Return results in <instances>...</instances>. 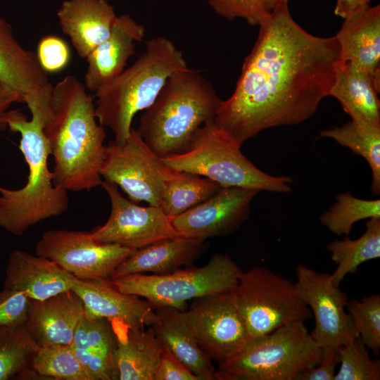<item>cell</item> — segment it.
I'll use <instances>...</instances> for the list:
<instances>
[{
    "label": "cell",
    "mask_w": 380,
    "mask_h": 380,
    "mask_svg": "<svg viewBox=\"0 0 380 380\" xmlns=\"http://www.w3.org/2000/svg\"><path fill=\"white\" fill-rule=\"evenodd\" d=\"M23 103L22 96L14 89L0 82V132L8 128L9 120L17 110H11L14 103Z\"/></svg>",
    "instance_id": "cell-41"
},
{
    "label": "cell",
    "mask_w": 380,
    "mask_h": 380,
    "mask_svg": "<svg viewBox=\"0 0 380 380\" xmlns=\"http://www.w3.org/2000/svg\"><path fill=\"white\" fill-rule=\"evenodd\" d=\"M379 87L369 75L348 64H342L329 96L336 98L351 120L380 129Z\"/></svg>",
    "instance_id": "cell-26"
},
{
    "label": "cell",
    "mask_w": 380,
    "mask_h": 380,
    "mask_svg": "<svg viewBox=\"0 0 380 380\" xmlns=\"http://www.w3.org/2000/svg\"><path fill=\"white\" fill-rule=\"evenodd\" d=\"M289 0H262V4L265 10L267 13L283 6H288Z\"/></svg>",
    "instance_id": "cell-44"
},
{
    "label": "cell",
    "mask_w": 380,
    "mask_h": 380,
    "mask_svg": "<svg viewBox=\"0 0 380 380\" xmlns=\"http://www.w3.org/2000/svg\"><path fill=\"white\" fill-rule=\"evenodd\" d=\"M341 65L350 64L367 73L380 87V6H369L344 22L335 35Z\"/></svg>",
    "instance_id": "cell-22"
},
{
    "label": "cell",
    "mask_w": 380,
    "mask_h": 380,
    "mask_svg": "<svg viewBox=\"0 0 380 380\" xmlns=\"http://www.w3.org/2000/svg\"><path fill=\"white\" fill-rule=\"evenodd\" d=\"M72 289L82 299L88 318H105L133 330L156 321L155 310L146 300L120 291L110 279H78Z\"/></svg>",
    "instance_id": "cell-17"
},
{
    "label": "cell",
    "mask_w": 380,
    "mask_h": 380,
    "mask_svg": "<svg viewBox=\"0 0 380 380\" xmlns=\"http://www.w3.org/2000/svg\"><path fill=\"white\" fill-rule=\"evenodd\" d=\"M338 363L334 380L380 379V360L370 357L369 349L360 337L340 348Z\"/></svg>",
    "instance_id": "cell-33"
},
{
    "label": "cell",
    "mask_w": 380,
    "mask_h": 380,
    "mask_svg": "<svg viewBox=\"0 0 380 380\" xmlns=\"http://www.w3.org/2000/svg\"><path fill=\"white\" fill-rule=\"evenodd\" d=\"M346 310L359 337L375 355L380 350V296L375 293L361 300H348Z\"/></svg>",
    "instance_id": "cell-34"
},
{
    "label": "cell",
    "mask_w": 380,
    "mask_h": 380,
    "mask_svg": "<svg viewBox=\"0 0 380 380\" xmlns=\"http://www.w3.org/2000/svg\"><path fill=\"white\" fill-rule=\"evenodd\" d=\"M101 186L110 198L111 208L106 223L91 232L96 241L134 251L158 240L178 236L170 218L160 207L138 205L125 198L118 186L108 180H103Z\"/></svg>",
    "instance_id": "cell-14"
},
{
    "label": "cell",
    "mask_w": 380,
    "mask_h": 380,
    "mask_svg": "<svg viewBox=\"0 0 380 380\" xmlns=\"http://www.w3.org/2000/svg\"><path fill=\"white\" fill-rule=\"evenodd\" d=\"M259 190L222 186L208 199L170 218L179 236L205 241L236 231L248 219L251 203Z\"/></svg>",
    "instance_id": "cell-15"
},
{
    "label": "cell",
    "mask_w": 380,
    "mask_h": 380,
    "mask_svg": "<svg viewBox=\"0 0 380 380\" xmlns=\"http://www.w3.org/2000/svg\"><path fill=\"white\" fill-rule=\"evenodd\" d=\"M222 100L200 72L172 74L140 117L137 131L161 158L185 152L197 129L215 119Z\"/></svg>",
    "instance_id": "cell-3"
},
{
    "label": "cell",
    "mask_w": 380,
    "mask_h": 380,
    "mask_svg": "<svg viewBox=\"0 0 380 380\" xmlns=\"http://www.w3.org/2000/svg\"><path fill=\"white\" fill-rule=\"evenodd\" d=\"M30 367L44 379L94 380L75 355L71 345L39 347Z\"/></svg>",
    "instance_id": "cell-32"
},
{
    "label": "cell",
    "mask_w": 380,
    "mask_h": 380,
    "mask_svg": "<svg viewBox=\"0 0 380 380\" xmlns=\"http://www.w3.org/2000/svg\"><path fill=\"white\" fill-rule=\"evenodd\" d=\"M187 68L171 40L162 36L149 39L131 66L95 91L99 123L113 132L115 141H125L135 115L153 103L172 74Z\"/></svg>",
    "instance_id": "cell-5"
},
{
    "label": "cell",
    "mask_w": 380,
    "mask_h": 380,
    "mask_svg": "<svg viewBox=\"0 0 380 380\" xmlns=\"http://www.w3.org/2000/svg\"><path fill=\"white\" fill-rule=\"evenodd\" d=\"M86 89L70 75L53 86L44 127L54 161L53 182L71 191H89L103 181L106 134Z\"/></svg>",
    "instance_id": "cell-2"
},
{
    "label": "cell",
    "mask_w": 380,
    "mask_h": 380,
    "mask_svg": "<svg viewBox=\"0 0 380 380\" xmlns=\"http://www.w3.org/2000/svg\"><path fill=\"white\" fill-rule=\"evenodd\" d=\"M118 336L112 322L105 318L84 317L79 323L71 346L77 349L113 356Z\"/></svg>",
    "instance_id": "cell-35"
},
{
    "label": "cell",
    "mask_w": 380,
    "mask_h": 380,
    "mask_svg": "<svg viewBox=\"0 0 380 380\" xmlns=\"http://www.w3.org/2000/svg\"><path fill=\"white\" fill-rule=\"evenodd\" d=\"M372 0H336L334 14L347 19L369 6Z\"/></svg>",
    "instance_id": "cell-43"
},
{
    "label": "cell",
    "mask_w": 380,
    "mask_h": 380,
    "mask_svg": "<svg viewBox=\"0 0 380 380\" xmlns=\"http://www.w3.org/2000/svg\"><path fill=\"white\" fill-rule=\"evenodd\" d=\"M0 82L16 91L30 110H49L53 85L35 53L15 39L0 16Z\"/></svg>",
    "instance_id": "cell-16"
},
{
    "label": "cell",
    "mask_w": 380,
    "mask_h": 380,
    "mask_svg": "<svg viewBox=\"0 0 380 380\" xmlns=\"http://www.w3.org/2000/svg\"><path fill=\"white\" fill-rule=\"evenodd\" d=\"M232 292L251 338L312 317L296 284L263 267L243 271Z\"/></svg>",
    "instance_id": "cell-9"
},
{
    "label": "cell",
    "mask_w": 380,
    "mask_h": 380,
    "mask_svg": "<svg viewBox=\"0 0 380 380\" xmlns=\"http://www.w3.org/2000/svg\"><path fill=\"white\" fill-rule=\"evenodd\" d=\"M295 284L315 318L310 334L322 350L321 362L338 361L340 348L359 337L346 310V293L334 283L331 274L317 272L305 265L297 267Z\"/></svg>",
    "instance_id": "cell-11"
},
{
    "label": "cell",
    "mask_w": 380,
    "mask_h": 380,
    "mask_svg": "<svg viewBox=\"0 0 380 380\" xmlns=\"http://www.w3.org/2000/svg\"><path fill=\"white\" fill-rule=\"evenodd\" d=\"M152 325L163 345L201 380L215 379V369L189 327L184 311L172 307L155 309Z\"/></svg>",
    "instance_id": "cell-24"
},
{
    "label": "cell",
    "mask_w": 380,
    "mask_h": 380,
    "mask_svg": "<svg viewBox=\"0 0 380 380\" xmlns=\"http://www.w3.org/2000/svg\"><path fill=\"white\" fill-rule=\"evenodd\" d=\"M319 136L332 139L362 156L372 171L371 191L380 193V129L351 120L341 127L324 129Z\"/></svg>",
    "instance_id": "cell-29"
},
{
    "label": "cell",
    "mask_w": 380,
    "mask_h": 380,
    "mask_svg": "<svg viewBox=\"0 0 380 380\" xmlns=\"http://www.w3.org/2000/svg\"><path fill=\"white\" fill-rule=\"evenodd\" d=\"M36 55L40 65L48 74L61 71L70 59L68 45L55 35H47L40 39Z\"/></svg>",
    "instance_id": "cell-38"
},
{
    "label": "cell",
    "mask_w": 380,
    "mask_h": 380,
    "mask_svg": "<svg viewBox=\"0 0 380 380\" xmlns=\"http://www.w3.org/2000/svg\"><path fill=\"white\" fill-rule=\"evenodd\" d=\"M145 33L144 26L129 15H118L108 37L86 58L85 87L96 91L119 75L135 53L136 43L143 40Z\"/></svg>",
    "instance_id": "cell-18"
},
{
    "label": "cell",
    "mask_w": 380,
    "mask_h": 380,
    "mask_svg": "<svg viewBox=\"0 0 380 380\" xmlns=\"http://www.w3.org/2000/svg\"><path fill=\"white\" fill-rule=\"evenodd\" d=\"M32 118L17 110L8 127L20 134L19 148L28 165L27 180L19 189L0 186V227L22 236L38 222L65 213L69 204L68 191L53 182L48 166L51 155L44 132L46 118L37 113Z\"/></svg>",
    "instance_id": "cell-4"
},
{
    "label": "cell",
    "mask_w": 380,
    "mask_h": 380,
    "mask_svg": "<svg viewBox=\"0 0 380 380\" xmlns=\"http://www.w3.org/2000/svg\"><path fill=\"white\" fill-rule=\"evenodd\" d=\"M113 325L118 336L114 357L119 380H153L163 348L153 327L133 330Z\"/></svg>",
    "instance_id": "cell-25"
},
{
    "label": "cell",
    "mask_w": 380,
    "mask_h": 380,
    "mask_svg": "<svg viewBox=\"0 0 380 380\" xmlns=\"http://www.w3.org/2000/svg\"><path fill=\"white\" fill-rule=\"evenodd\" d=\"M56 15L63 32L85 59L108 37L118 16L107 0H65Z\"/></svg>",
    "instance_id": "cell-21"
},
{
    "label": "cell",
    "mask_w": 380,
    "mask_h": 380,
    "mask_svg": "<svg viewBox=\"0 0 380 380\" xmlns=\"http://www.w3.org/2000/svg\"><path fill=\"white\" fill-rule=\"evenodd\" d=\"M333 205L319 217L320 223L338 236H348L357 221L380 217V200H365L350 191L338 194Z\"/></svg>",
    "instance_id": "cell-31"
},
{
    "label": "cell",
    "mask_w": 380,
    "mask_h": 380,
    "mask_svg": "<svg viewBox=\"0 0 380 380\" xmlns=\"http://www.w3.org/2000/svg\"><path fill=\"white\" fill-rule=\"evenodd\" d=\"M338 361L319 365L306 368L300 372L295 380H334Z\"/></svg>",
    "instance_id": "cell-42"
},
{
    "label": "cell",
    "mask_w": 380,
    "mask_h": 380,
    "mask_svg": "<svg viewBox=\"0 0 380 380\" xmlns=\"http://www.w3.org/2000/svg\"><path fill=\"white\" fill-rule=\"evenodd\" d=\"M241 146L213 119L197 129L185 152L163 160L175 170L197 174L222 186L280 194L292 191L291 177L273 176L262 171L242 153Z\"/></svg>",
    "instance_id": "cell-6"
},
{
    "label": "cell",
    "mask_w": 380,
    "mask_h": 380,
    "mask_svg": "<svg viewBox=\"0 0 380 380\" xmlns=\"http://www.w3.org/2000/svg\"><path fill=\"white\" fill-rule=\"evenodd\" d=\"M221 187L205 177L176 170L164 184L160 208L172 218L204 202Z\"/></svg>",
    "instance_id": "cell-28"
},
{
    "label": "cell",
    "mask_w": 380,
    "mask_h": 380,
    "mask_svg": "<svg viewBox=\"0 0 380 380\" xmlns=\"http://www.w3.org/2000/svg\"><path fill=\"white\" fill-rule=\"evenodd\" d=\"M153 380H201L163 345Z\"/></svg>",
    "instance_id": "cell-40"
},
{
    "label": "cell",
    "mask_w": 380,
    "mask_h": 380,
    "mask_svg": "<svg viewBox=\"0 0 380 380\" xmlns=\"http://www.w3.org/2000/svg\"><path fill=\"white\" fill-rule=\"evenodd\" d=\"M203 243L179 236L158 240L134 250L115 270L110 279L146 272L165 274L191 265L200 255Z\"/></svg>",
    "instance_id": "cell-23"
},
{
    "label": "cell",
    "mask_w": 380,
    "mask_h": 380,
    "mask_svg": "<svg viewBox=\"0 0 380 380\" xmlns=\"http://www.w3.org/2000/svg\"><path fill=\"white\" fill-rule=\"evenodd\" d=\"M322 356L305 322L293 323L250 338L219 364L215 379L295 380L302 370L319 365Z\"/></svg>",
    "instance_id": "cell-7"
},
{
    "label": "cell",
    "mask_w": 380,
    "mask_h": 380,
    "mask_svg": "<svg viewBox=\"0 0 380 380\" xmlns=\"http://www.w3.org/2000/svg\"><path fill=\"white\" fill-rule=\"evenodd\" d=\"M94 239L91 232L50 229L35 246V254L48 258L79 279H110L115 270L133 252Z\"/></svg>",
    "instance_id": "cell-12"
},
{
    "label": "cell",
    "mask_w": 380,
    "mask_h": 380,
    "mask_svg": "<svg viewBox=\"0 0 380 380\" xmlns=\"http://www.w3.org/2000/svg\"><path fill=\"white\" fill-rule=\"evenodd\" d=\"M84 317V303L70 289L42 300L31 299L27 324L39 347L71 345L75 330Z\"/></svg>",
    "instance_id": "cell-20"
},
{
    "label": "cell",
    "mask_w": 380,
    "mask_h": 380,
    "mask_svg": "<svg viewBox=\"0 0 380 380\" xmlns=\"http://www.w3.org/2000/svg\"><path fill=\"white\" fill-rule=\"evenodd\" d=\"M175 172L132 128L125 141L106 145L100 174L120 187L131 201L160 207L164 184Z\"/></svg>",
    "instance_id": "cell-10"
},
{
    "label": "cell",
    "mask_w": 380,
    "mask_h": 380,
    "mask_svg": "<svg viewBox=\"0 0 380 380\" xmlns=\"http://www.w3.org/2000/svg\"><path fill=\"white\" fill-rule=\"evenodd\" d=\"M184 314L201 349L219 364L251 338L232 291L194 299Z\"/></svg>",
    "instance_id": "cell-13"
},
{
    "label": "cell",
    "mask_w": 380,
    "mask_h": 380,
    "mask_svg": "<svg viewBox=\"0 0 380 380\" xmlns=\"http://www.w3.org/2000/svg\"><path fill=\"white\" fill-rule=\"evenodd\" d=\"M72 348L80 363L93 376L94 380H119L113 356Z\"/></svg>",
    "instance_id": "cell-39"
},
{
    "label": "cell",
    "mask_w": 380,
    "mask_h": 380,
    "mask_svg": "<svg viewBox=\"0 0 380 380\" xmlns=\"http://www.w3.org/2000/svg\"><path fill=\"white\" fill-rule=\"evenodd\" d=\"M31 299L24 293L4 288L0 291V327L15 328L29 319Z\"/></svg>",
    "instance_id": "cell-37"
},
{
    "label": "cell",
    "mask_w": 380,
    "mask_h": 380,
    "mask_svg": "<svg viewBox=\"0 0 380 380\" xmlns=\"http://www.w3.org/2000/svg\"><path fill=\"white\" fill-rule=\"evenodd\" d=\"M364 234L356 239L345 236L342 240H334L327 246L331 259L336 264L331 274V280L337 285L348 274L355 273L358 267L368 260L380 257V217L369 219Z\"/></svg>",
    "instance_id": "cell-27"
},
{
    "label": "cell",
    "mask_w": 380,
    "mask_h": 380,
    "mask_svg": "<svg viewBox=\"0 0 380 380\" xmlns=\"http://www.w3.org/2000/svg\"><path fill=\"white\" fill-rule=\"evenodd\" d=\"M259 27L235 89L214 119L241 145L265 129L310 118L329 96L341 65L336 36L309 33L288 6L270 13Z\"/></svg>",
    "instance_id": "cell-1"
},
{
    "label": "cell",
    "mask_w": 380,
    "mask_h": 380,
    "mask_svg": "<svg viewBox=\"0 0 380 380\" xmlns=\"http://www.w3.org/2000/svg\"><path fill=\"white\" fill-rule=\"evenodd\" d=\"M38 348L27 322L15 328L0 327V380L17 377L28 368Z\"/></svg>",
    "instance_id": "cell-30"
},
{
    "label": "cell",
    "mask_w": 380,
    "mask_h": 380,
    "mask_svg": "<svg viewBox=\"0 0 380 380\" xmlns=\"http://www.w3.org/2000/svg\"><path fill=\"white\" fill-rule=\"evenodd\" d=\"M215 12L228 20L242 18L252 26H260L268 17L262 0H208Z\"/></svg>",
    "instance_id": "cell-36"
},
{
    "label": "cell",
    "mask_w": 380,
    "mask_h": 380,
    "mask_svg": "<svg viewBox=\"0 0 380 380\" xmlns=\"http://www.w3.org/2000/svg\"><path fill=\"white\" fill-rule=\"evenodd\" d=\"M242 272L229 255L215 253L202 267L189 265L165 274H131L110 279L120 291L144 298L154 310L167 306L185 311L190 300L232 291Z\"/></svg>",
    "instance_id": "cell-8"
},
{
    "label": "cell",
    "mask_w": 380,
    "mask_h": 380,
    "mask_svg": "<svg viewBox=\"0 0 380 380\" xmlns=\"http://www.w3.org/2000/svg\"><path fill=\"white\" fill-rule=\"evenodd\" d=\"M5 272L4 288L35 300L70 290L78 279L53 261L21 250L10 253Z\"/></svg>",
    "instance_id": "cell-19"
}]
</instances>
